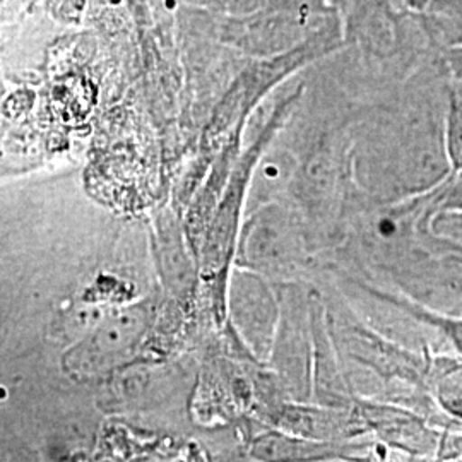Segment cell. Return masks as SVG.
<instances>
[{
	"mask_svg": "<svg viewBox=\"0 0 462 462\" xmlns=\"http://www.w3.org/2000/svg\"><path fill=\"white\" fill-rule=\"evenodd\" d=\"M440 64L450 83H462V45L440 50Z\"/></svg>",
	"mask_w": 462,
	"mask_h": 462,
	"instance_id": "obj_6",
	"label": "cell"
},
{
	"mask_svg": "<svg viewBox=\"0 0 462 462\" xmlns=\"http://www.w3.org/2000/svg\"><path fill=\"white\" fill-rule=\"evenodd\" d=\"M448 83H450V81H448ZM448 86H450V91L454 93V97L462 103V83H450Z\"/></svg>",
	"mask_w": 462,
	"mask_h": 462,
	"instance_id": "obj_8",
	"label": "cell"
},
{
	"mask_svg": "<svg viewBox=\"0 0 462 462\" xmlns=\"http://www.w3.org/2000/svg\"><path fill=\"white\" fill-rule=\"evenodd\" d=\"M399 2H402V4L410 5L411 9H416V11H421V4H420V0H399Z\"/></svg>",
	"mask_w": 462,
	"mask_h": 462,
	"instance_id": "obj_9",
	"label": "cell"
},
{
	"mask_svg": "<svg viewBox=\"0 0 462 462\" xmlns=\"http://www.w3.org/2000/svg\"><path fill=\"white\" fill-rule=\"evenodd\" d=\"M433 393L447 414L462 420V362L452 365L437 379Z\"/></svg>",
	"mask_w": 462,
	"mask_h": 462,
	"instance_id": "obj_4",
	"label": "cell"
},
{
	"mask_svg": "<svg viewBox=\"0 0 462 462\" xmlns=\"http://www.w3.org/2000/svg\"><path fill=\"white\" fill-rule=\"evenodd\" d=\"M439 461H454L462 459V435H447L444 433L437 450Z\"/></svg>",
	"mask_w": 462,
	"mask_h": 462,
	"instance_id": "obj_7",
	"label": "cell"
},
{
	"mask_svg": "<svg viewBox=\"0 0 462 462\" xmlns=\"http://www.w3.org/2000/svg\"><path fill=\"white\" fill-rule=\"evenodd\" d=\"M435 213H462V168L452 171L444 183L437 187Z\"/></svg>",
	"mask_w": 462,
	"mask_h": 462,
	"instance_id": "obj_5",
	"label": "cell"
},
{
	"mask_svg": "<svg viewBox=\"0 0 462 462\" xmlns=\"http://www.w3.org/2000/svg\"><path fill=\"white\" fill-rule=\"evenodd\" d=\"M450 84V83H448ZM444 141L447 156L452 166V171L462 168V103L454 97L448 86L446 118H444Z\"/></svg>",
	"mask_w": 462,
	"mask_h": 462,
	"instance_id": "obj_3",
	"label": "cell"
},
{
	"mask_svg": "<svg viewBox=\"0 0 462 462\" xmlns=\"http://www.w3.org/2000/svg\"><path fill=\"white\" fill-rule=\"evenodd\" d=\"M366 418L391 446L420 457L437 456L442 435L430 429L418 414L393 406H370L366 408Z\"/></svg>",
	"mask_w": 462,
	"mask_h": 462,
	"instance_id": "obj_1",
	"label": "cell"
},
{
	"mask_svg": "<svg viewBox=\"0 0 462 462\" xmlns=\"http://www.w3.org/2000/svg\"><path fill=\"white\" fill-rule=\"evenodd\" d=\"M421 14L437 49L462 45V0H431Z\"/></svg>",
	"mask_w": 462,
	"mask_h": 462,
	"instance_id": "obj_2",
	"label": "cell"
}]
</instances>
